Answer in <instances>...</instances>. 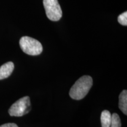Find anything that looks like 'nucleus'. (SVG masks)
<instances>
[{"instance_id":"0eeeda50","label":"nucleus","mask_w":127,"mask_h":127,"mask_svg":"<svg viewBox=\"0 0 127 127\" xmlns=\"http://www.w3.org/2000/svg\"><path fill=\"white\" fill-rule=\"evenodd\" d=\"M112 115L108 110L103 111L101 115V122L102 127H110Z\"/></svg>"},{"instance_id":"7ed1b4c3","label":"nucleus","mask_w":127,"mask_h":127,"mask_svg":"<svg viewBox=\"0 0 127 127\" xmlns=\"http://www.w3.org/2000/svg\"><path fill=\"white\" fill-rule=\"evenodd\" d=\"M31 102L29 96H24L12 105L9 108L8 113L11 117H22L31 111Z\"/></svg>"},{"instance_id":"20e7f679","label":"nucleus","mask_w":127,"mask_h":127,"mask_svg":"<svg viewBox=\"0 0 127 127\" xmlns=\"http://www.w3.org/2000/svg\"><path fill=\"white\" fill-rule=\"evenodd\" d=\"M43 4L49 20L57 21L61 18L63 12L58 0H43Z\"/></svg>"},{"instance_id":"9d476101","label":"nucleus","mask_w":127,"mask_h":127,"mask_svg":"<svg viewBox=\"0 0 127 127\" xmlns=\"http://www.w3.org/2000/svg\"><path fill=\"white\" fill-rule=\"evenodd\" d=\"M0 127H18V125L14 123H7L1 125Z\"/></svg>"},{"instance_id":"f03ea898","label":"nucleus","mask_w":127,"mask_h":127,"mask_svg":"<svg viewBox=\"0 0 127 127\" xmlns=\"http://www.w3.org/2000/svg\"><path fill=\"white\" fill-rule=\"evenodd\" d=\"M20 45L24 53L32 56L39 55L43 50L40 42L27 36H23L20 39Z\"/></svg>"},{"instance_id":"39448f33","label":"nucleus","mask_w":127,"mask_h":127,"mask_svg":"<svg viewBox=\"0 0 127 127\" xmlns=\"http://www.w3.org/2000/svg\"><path fill=\"white\" fill-rule=\"evenodd\" d=\"M14 69V65L12 62H8L0 66V80L9 77Z\"/></svg>"},{"instance_id":"1a4fd4ad","label":"nucleus","mask_w":127,"mask_h":127,"mask_svg":"<svg viewBox=\"0 0 127 127\" xmlns=\"http://www.w3.org/2000/svg\"><path fill=\"white\" fill-rule=\"evenodd\" d=\"M118 23L120 24L127 26V12L125 11L122 14H121L118 17Z\"/></svg>"},{"instance_id":"6e6552de","label":"nucleus","mask_w":127,"mask_h":127,"mask_svg":"<svg viewBox=\"0 0 127 127\" xmlns=\"http://www.w3.org/2000/svg\"><path fill=\"white\" fill-rule=\"evenodd\" d=\"M110 127H121L120 116L117 113L112 114V120H111Z\"/></svg>"},{"instance_id":"f257e3e1","label":"nucleus","mask_w":127,"mask_h":127,"mask_svg":"<svg viewBox=\"0 0 127 127\" xmlns=\"http://www.w3.org/2000/svg\"><path fill=\"white\" fill-rule=\"evenodd\" d=\"M93 81L91 77L84 75L79 78L71 87L69 96L73 99L81 100L85 97L93 86Z\"/></svg>"},{"instance_id":"423d86ee","label":"nucleus","mask_w":127,"mask_h":127,"mask_svg":"<svg viewBox=\"0 0 127 127\" xmlns=\"http://www.w3.org/2000/svg\"><path fill=\"white\" fill-rule=\"evenodd\" d=\"M119 108L125 114L127 115V91L123 90L119 95Z\"/></svg>"}]
</instances>
